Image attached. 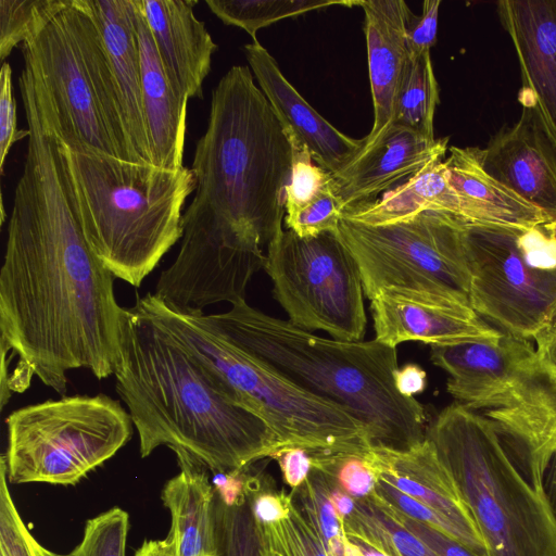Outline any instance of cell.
I'll return each instance as SVG.
<instances>
[{
    "label": "cell",
    "mask_w": 556,
    "mask_h": 556,
    "mask_svg": "<svg viewBox=\"0 0 556 556\" xmlns=\"http://www.w3.org/2000/svg\"><path fill=\"white\" fill-rule=\"evenodd\" d=\"M20 92L30 135L0 269L1 351L17 356L2 407L33 376L64 395L70 370L114 375L125 309L71 208L51 122L31 85Z\"/></svg>",
    "instance_id": "6da1fadb"
},
{
    "label": "cell",
    "mask_w": 556,
    "mask_h": 556,
    "mask_svg": "<svg viewBox=\"0 0 556 556\" xmlns=\"http://www.w3.org/2000/svg\"><path fill=\"white\" fill-rule=\"evenodd\" d=\"M114 377L141 457L165 445L210 472H231L281 447L264 420L222 394L193 358L135 306L124 309Z\"/></svg>",
    "instance_id": "7a4b0ae2"
},
{
    "label": "cell",
    "mask_w": 556,
    "mask_h": 556,
    "mask_svg": "<svg viewBox=\"0 0 556 556\" xmlns=\"http://www.w3.org/2000/svg\"><path fill=\"white\" fill-rule=\"evenodd\" d=\"M190 168L197 188L184 220L263 252L283 230L292 147L250 67L231 66L213 89Z\"/></svg>",
    "instance_id": "3957f363"
},
{
    "label": "cell",
    "mask_w": 556,
    "mask_h": 556,
    "mask_svg": "<svg viewBox=\"0 0 556 556\" xmlns=\"http://www.w3.org/2000/svg\"><path fill=\"white\" fill-rule=\"evenodd\" d=\"M202 319L229 342L266 363L312 395L359 421L374 446L413 447L426 439L425 410L400 394L393 372L396 348L376 339L345 341L301 329L252 307L245 300Z\"/></svg>",
    "instance_id": "277c9868"
},
{
    "label": "cell",
    "mask_w": 556,
    "mask_h": 556,
    "mask_svg": "<svg viewBox=\"0 0 556 556\" xmlns=\"http://www.w3.org/2000/svg\"><path fill=\"white\" fill-rule=\"evenodd\" d=\"M56 140L62 184L88 245L115 278L140 287L181 239L182 208L197 188L194 173Z\"/></svg>",
    "instance_id": "5b68a950"
},
{
    "label": "cell",
    "mask_w": 556,
    "mask_h": 556,
    "mask_svg": "<svg viewBox=\"0 0 556 556\" xmlns=\"http://www.w3.org/2000/svg\"><path fill=\"white\" fill-rule=\"evenodd\" d=\"M489 556H556V516L530 446L460 403L426 431Z\"/></svg>",
    "instance_id": "8992f818"
},
{
    "label": "cell",
    "mask_w": 556,
    "mask_h": 556,
    "mask_svg": "<svg viewBox=\"0 0 556 556\" xmlns=\"http://www.w3.org/2000/svg\"><path fill=\"white\" fill-rule=\"evenodd\" d=\"M134 306L172 337L222 394L264 420L281 447L299 446L312 453L371 446L359 421L229 342L202 319L203 312L177 311L150 292L136 294Z\"/></svg>",
    "instance_id": "52a82bcc"
},
{
    "label": "cell",
    "mask_w": 556,
    "mask_h": 556,
    "mask_svg": "<svg viewBox=\"0 0 556 556\" xmlns=\"http://www.w3.org/2000/svg\"><path fill=\"white\" fill-rule=\"evenodd\" d=\"M22 54L60 141L134 162L106 49L85 0H72Z\"/></svg>",
    "instance_id": "ba28073f"
},
{
    "label": "cell",
    "mask_w": 556,
    "mask_h": 556,
    "mask_svg": "<svg viewBox=\"0 0 556 556\" xmlns=\"http://www.w3.org/2000/svg\"><path fill=\"white\" fill-rule=\"evenodd\" d=\"M8 481L75 485L132 437L129 412L106 394L30 404L5 419Z\"/></svg>",
    "instance_id": "9c48e42d"
},
{
    "label": "cell",
    "mask_w": 556,
    "mask_h": 556,
    "mask_svg": "<svg viewBox=\"0 0 556 556\" xmlns=\"http://www.w3.org/2000/svg\"><path fill=\"white\" fill-rule=\"evenodd\" d=\"M471 307L505 333L535 340L556 323V241L542 226L465 223Z\"/></svg>",
    "instance_id": "30bf717a"
},
{
    "label": "cell",
    "mask_w": 556,
    "mask_h": 556,
    "mask_svg": "<svg viewBox=\"0 0 556 556\" xmlns=\"http://www.w3.org/2000/svg\"><path fill=\"white\" fill-rule=\"evenodd\" d=\"M465 223L435 211L382 226L341 218L338 235L357 264L369 300L381 289L402 288L472 308Z\"/></svg>",
    "instance_id": "8fae6325"
},
{
    "label": "cell",
    "mask_w": 556,
    "mask_h": 556,
    "mask_svg": "<svg viewBox=\"0 0 556 556\" xmlns=\"http://www.w3.org/2000/svg\"><path fill=\"white\" fill-rule=\"evenodd\" d=\"M432 363L448 374L458 403L486 409L485 417L529 434L556 427V379L526 340L496 338L430 346Z\"/></svg>",
    "instance_id": "7c38bea8"
},
{
    "label": "cell",
    "mask_w": 556,
    "mask_h": 556,
    "mask_svg": "<svg viewBox=\"0 0 556 556\" xmlns=\"http://www.w3.org/2000/svg\"><path fill=\"white\" fill-rule=\"evenodd\" d=\"M264 269L290 323L339 340H363V282L338 230L302 238L283 229L266 249Z\"/></svg>",
    "instance_id": "4fadbf2b"
},
{
    "label": "cell",
    "mask_w": 556,
    "mask_h": 556,
    "mask_svg": "<svg viewBox=\"0 0 556 556\" xmlns=\"http://www.w3.org/2000/svg\"><path fill=\"white\" fill-rule=\"evenodd\" d=\"M370 312L374 339L392 348L408 341L445 345L502 333L468 306L402 288L381 289L370 300Z\"/></svg>",
    "instance_id": "5bb4252c"
},
{
    "label": "cell",
    "mask_w": 556,
    "mask_h": 556,
    "mask_svg": "<svg viewBox=\"0 0 556 556\" xmlns=\"http://www.w3.org/2000/svg\"><path fill=\"white\" fill-rule=\"evenodd\" d=\"M497 13L518 58V100L556 148V0H502Z\"/></svg>",
    "instance_id": "9a60e30c"
},
{
    "label": "cell",
    "mask_w": 556,
    "mask_h": 556,
    "mask_svg": "<svg viewBox=\"0 0 556 556\" xmlns=\"http://www.w3.org/2000/svg\"><path fill=\"white\" fill-rule=\"evenodd\" d=\"M448 138L428 140L391 124L374 142L333 175L343 213L374 202L431 162L444 159Z\"/></svg>",
    "instance_id": "2e32d148"
},
{
    "label": "cell",
    "mask_w": 556,
    "mask_h": 556,
    "mask_svg": "<svg viewBox=\"0 0 556 556\" xmlns=\"http://www.w3.org/2000/svg\"><path fill=\"white\" fill-rule=\"evenodd\" d=\"M484 169L526 202L556 220V148L532 110L504 125L482 149Z\"/></svg>",
    "instance_id": "e0dca14e"
},
{
    "label": "cell",
    "mask_w": 556,
    "mask_h": 556,
    "mask_svg": "<svg viewBox=\"0 0 556 556\" xmlns=\"http://www.w3.org/2000/svg\"><path fill=\"white\" fill-rule=\"evenodd\" d=\"M243 51L258 87L287 135L296 138L317 165L336 175L362 151L365 138L346 136L314 110L258 40L245 45Z\"/></svg>",
    "instance_id": "ac0fdd59"
},
{
    "label": "cell",
    "mask_w": 556,
    "mask_h": 556,
    "mask_svg": "<svg viewBox=\"0 0 556 556\" xmlns=\"http://www.w3.org/2000/svg\"><path fill=\"white\" fill-rule=\"evenodd\" d=\"M369 458L378 478L450 520L460 531L466 546L480 556H489L455 482L428 438L406 450L371 445Z\"/></svg>",
    "instance_id": "d6986e66"
},
{
    "label": "cell",
    "mask_w": 556,
    "mask_h": 556,
    "mask_svg": "<svg viewBox=\"0 0 556 556\" xmlns=\"http://www.w3.org/2000/svg\"><path fill=\"white\" fill-rule=\"evenodd\" d=\"M174 87L186 98H203V81L218 49L194 14L198 0H135Z\"/></svg>",
    "instance_id": "ffe728a7"
},
{
    "label": "cell",
    "mask_w": 556,
    "mask_h": 556,
    "mask_svg": "<svg viewBox=\"0 0 556 556\" xmlns=\"http://www.w3.org/2000/svg\"><path fill=\"white\" fill-rule=\"evenodd\" d=\"M109 56L135 163L152 164L142 103L141 58L134 0H85Z\"/></svg>",
    "instance_id": "44dd1931"
},
{
    "label": "cell",
    "mask_w": 556,
    "mask_h": 556,
    "mask_svg": "<svg viewBox=\"0 0 556 556\" xmlns=\"http://www.w3.org/2000/svg\"><path fill=\"white\" fill-rule=\"evenodd\" d=\"M365 14L368 73L374 124L365 144L374 142L392 123L396 99L412 55L407 42L414 13L403 0H359Z\"/></svg>",
    "instance_id": "7402d4cb"
},
{
    "label": "cell",
    "mask_w": 556,
    "mask_h": 556,
    "mask_svg": "<svg viewBox=\"0 0 556 556\" xmlns=\"http://www.w3.org/2000/svg\"><path fill=\"white\" fill-rule=\"evenodd\" d=\"M137 35L141 58L142 103L153 165L184 167L188 98L172 84L136 2Z\"/></svg>",
    "instance_id": "603a6c76"
},
{
    "label": "cell",
    "mask_w": 556,
    "mask_h": 556,
    "mask_svg": "<svg viewBox=\"0 0 556 556\" xmlns=\"http://www.w3.org/2000/svg\"><path fill=\"white\" fill-rule=\"evenodd\" d=\"M444 165L447 180L460 200L463 219L525 228L551 222L484 169L481 148L452 146Z\"/></svg>",
    "instance_id": "cb8c5ba5"
},
{
    "label": "cell",
    "mask_w": 556,
    "mask_h": 556,
    "mask_svg": "<svg viewBox=\"0 0 556 556\" xmlns=\"http://www.w3.org/2000/svg\"><path fill=\"white\" fill-rule=\"evenodd\" d=\"M176 455L181 470L166 482L161 497L172 516L179 556H218L216 493L210 470L184 453Z\"/></svg>",
    "instance_id": "d4e9b609"
},
{
    "label": "cell",
    "mask_w": 556,
    "mask_h": 556,
    "mask_svg": "<svg viewBox=\"0 0 556 556\" xmlns=\"http://www.w3.org/2000/svg\"><path fill=\"white\" fill-rule=\"evenodd\" d=\"M444 159L431 162L374 202L344 212L342 218L369 226L394 224L426 211L463 218L460 200L447 180Z\"/></svg>",
    "instance_id": "484cf974"
},
{
    "label": "cell",
    "mask_w": 556,
    "mask_h": 556,
    "mask_svg": "<svg viewBox=\"0 0 556 556\" xmlns=\"http://www.w3.org/2000/svg\"><path fill=\"white\" fill-rule=\"evenodd\" d=\"M439 102V85L430 51L412 56L391 124L408 128L428 140H434L433 119Z\"/></svg>",
    "instance_id": "4316f807"
},
{
    "label": "cell",
    "mask_w": 556,
    "mask_h": 556,
    "mask_svg": "<svg viewBox=\"0 0 556 556\" xmlns=\"http://www.w3.org/2000/svg\"><path fill=\"white\" fill-rule=\"evenodd\" d=\"M205 4L225 25L239 27L251 36L252 41H257L256 33L278 21L331 5H358L359 1L205 0Z\"/></svg>",
    "instance_id": "83f0119b"
},
{
    "label": "cell",
    "mask_w": 556,
    "mask_h": 556,
    "mask_svg": "<svg viewBox=\"0 0 556 556\" xmlns=\"http://www.w3.org/2000/svg\"><path fill=\"white\" fill-rule=\"evenodd\" d=\"M288 515L278 522L254 521L257 556H328L321 535L306 520L289 494Z\"/></svg>",
    "instance_id": "f1b7e54d"
},
{
    "label": "cell",
    "mask_w": 556,
    "mask_h": 556,
    "mask_svg": "<svg viewBox=\"0 0 556 556\" xmlns=\"http://www.w3.org/2000/svg\"><path fill=\"white\" fill-rule=\"evenodd\" d=\"M72 0H0V61L34 41Z\"/></svg>",
    "instance_id": "f546056e"
},
{
    "label": "cell",
    "mask_w": 556,
    "mask_h": 556,
    "mask_svg": "<svg viewBox=\"0 0 556 556\" xmlns=\"http://www.w3.org/2000/svg\"><path fill=\"white\" fill-rule=\"evenodd\" d=\"M306 520L321 535L328 556H344L345 534L330 500V484L316 468L290 493Z\"/></svg>",
    "instance_id": "4dcf8cb0"
},
{
    "label": "cell",
    "mask_w": 556,
    "mask_h": 556,
    "mask_svg": "<svg viewBox=\"0 0 556 556\" xmlns=\"http://www.w3.org/2000/svg\"><path fill=\"white\" fill-rule=\"evenodd\" d=\"M128 530V514L113 507L88 519L80 543L61 556H125Z\"/></svg>",
    "instance_id": "1f68e13d"
},
{
    "label": "cell",
    "mask_w": 556,
    "mask_h": 556,
    "mask_svg": "<svg viewBox=\"0 0 556 556\" xmlns=\"http://www.w3.org/2000/svg\"><path fill=\"white\" fill-rule=\"evenodd\" d=\"M288 138L292 147V168L286 188V215H292L319 197L333 181V175L317 165L296 138Z\"/></svg>",
    "instance_id": "d6a6232c"
},
{
    "label": "cell",
    "mask_w": 556,
    "mask_h": 556,
    "mask_svg": "<svg viewBox=\"0 0 556 556\" xmlns=\"http://www.w3.org/2000/svg\"><path fill=\"white\" fill-rule=\"evenodd\" d=\"M0 556H61L43 547L22 520L9 490L4 455L0 460Z\"/></svg>",
    "instance_id": "836d02e7"
},
{
    "label": "cell",
    "mask_w": 556,
    "mask_h": 556,
    "mask_svg": "<svg viewBox=\"0 0 556 556\" xmlns=\"http://www.w3.org/2000/svg\"><path fill=\"white\" fill-rule=\"evenodd\" d=\"M216 519L218 556H257L255 525L245 494L233 506H226L216 495Z\"/></svg>",
    "instance_id": "e575fe53"
},
{
    "label": "cell",
    "mask_w": 556,
    "mask_h": 556,
    "mask_svg": "<svg viewBox=\"0 0 556 556\" xmlns=\"http://www.w3.org/2000/svg\"><path fill=\"white\" fill-rule=\"evenodd\" d=\"M342 214V203L333 177V181L314 201L294 214L286 215L285 224L299 237L312 238L324 232L337 231Z\"/></svg>",
    "instance_id": "d590c367"
},
{
    "label": "cell",
    "mask_w": 556,
    "mask_h": 556,
    "mask_svg": "<svg viewBox=\"0 0 556 556\" xmlns=\"http://www.w3.org/2000/svg\"><path fill=\"white\" fill-rule=\"evenodd\" d=\"M368 497L384 515L418 538L439 556H480L443 531L404 515L375 492Z\"/></svg>",
    "instance_id": "8d00e7d4"
},
{
    "label": "cell",
    "mask_w": 556,
    "mask_h": 556,
    "mask_svg": "<svg viewBox=\"0 0 556 556\" xmlns=\"http://www.w3.org/2000/svg\"><path fill=\"white\" fill-rule=\"evenodd\" d=\"M29 129H18L16 104L13 94L12 68L3 62L0 68V170L3 174L5 160L12 146L29 137Z\"/></svg>",
    "instance_id": "74e56055"
},
{
    "label": "cell",
    "mask_w": 556,
    "mask_h": 556,
    "mask_svg": "<svg viewBox=\"0 0 556 556\" xmlns=\"http://www.w3.org/2000/svg\"><path fill=\"white\" fill-rule=\"evenodd\" d=\"M441 0H425L419 16L414 14L407 29V42L412 56L430 49L437 42L438 18Z\"/></svg>",
    "instance_id": "f35d334b"
},
{
    "label": "cell",
    "mask_w": 556,
    "mask_h": 556,
    "mask_svg": "<svg viewBox=\"0 0 556 556\" xmlns=\"http://www.w3.org/2000/svg\"><path fill=\"white\" fill-rule=\"evenodd\" d=\"M269 458L278 463L285 482L292 490L300 486L312 470L311 455L303 447L283 446L275 451Z\"/></svg>",
    "instance_id": "ab89813d"
},
{
    "label": "cell",
    "mask_w": 556,
    "mask_h": 556,
    "mask_svg": "<svg viewBox=\"0 0 556 556\" xmlns=\"http://www.w3.org/2000/svg\"><path fill=\"white\" fill-rule=\"evenodd\" d=\"M543 490L556 516V434L542 444L531 447Z\"/></svg>",
    "instance_id": "60d3db41"
},
{
    "label": "cell",
    "mask_w": 556,
    "mask_h": 556,
    "mask_svg": "<svg viewBox=\"0 0 556 556\" xmlns=\"http://www.w3.org/2000/svg\"><path fill=\"white\" fill-rule=\"evenodd\" d=\"M376 508L381 514L387 527L389 528V531L391 533L393 543L397 552V556H439L433 549L427 546L418 538L413 535L410 532L402 528L390 517L384 515L377 506Z\"/></svg>",
    "instance_id": "b9f144b4"
},
{
    "label": "cell",
    "mask_w": 556,
    "mask_h": 556,
    "mask_svg": "<svg viewBox=\"0 0 556 556\" xmlns=\"http://www.w3.org/2000/svg\"><path fill=\"white\" fill-rule=\"evenodd\" d=\"M245 469L223 472H212V484L218 498L226 506L236 505L244 495Z\"/></svg>",
    "instance_id": "7bdbcfd3"
},
{
    "label": "cell",
    "mask_w": 556,
    "mask_h": 556,
    "mask_svg": "<svg viewBox=\"0 0 556 556\" xmlns=\"http://www.w3.org/2000/svg\"><path fill=\"white\" fill-rule=\"evenodd\" d=\"M394 386L400 394L406 397H415L427 386V374L417 364L408 363L397 367L393 372Z\"/></svg>",
    "instance_id": "ee69618b"
},
{
    "label": "cell",
    "mask_w": 556,
    "mask_h": 556,
    "mask_svg": "<svg viewBox=\"0 0 556 556\" xmlns=\"http://www.w3.org/2000/svg\"><path fill=\"white\" fill-rule=\"evenodd\" d=\"M535 341V351L542 365L556 379V326L544 331Z\"/></svg>",
    "instance_id": "f6af8a7d"
},
{
    "label": "cell",
    "mask_w": 556,
    "mask_h": 556,
    "mask_svg": "<svg viewBox=\"0 0 556 556\" xmlns=\"http://www.w3.org/2000/svg\"><path fill=\"white\" fill-rule=\"evenodd\" d=\"M135 556H179L177 539L169 531L163 540H146Z\"/></svg>",
    "instance_id": "bcb514c9"
},
{
    "label": "cell",
    "mask_w": 556,
    "mask_h": 556,
    "mask_svg": "<svg viewBox=\"0 0 556 556\" xmlns=\"http://www.w3.org/2000/svg\"><path fill=\"white\" fill-rule=\"evenodd\" d=\"M323 475L329 481L330 500L332 502V505L337 511L339 519L342 521L354 511L356 506V500L346 494L344 491H342L331 478L326 476L324 472Z\"/></svg>",
    "instance_id": "7dc6e473"
},
{
    "label": "cell",
    "mask_w": 556,
    "mask_h": 556,
    "mask_svg": "<svg viewBox=\"0 0 556 556\" xmlns=\"http://www.w3.org/2000/svg\"><path fill=\"white\" fill-rule=\"evenodd\" d=\"M353 543H355L358 546V548L362 553V556H388L387 554H383V553H381L370 546H367L363 543H359V542H353Z\"/></svg>",
    "instance_id": "c3c4849f"
},
{
    "label": "cell",
    "mask_w": 556,
    "mask_h": 556,
    "mask_svg": "<svg viewBox=\"0 0 556 556\" xmlns=\"http://www.w3.org/2000/svg\"><path fill=\"white\" fill-rule=\"evenodd\" d=\"M543 228L548 233V236L556 241V220L544 224Z\"/></svg>",
    "instance_id": "681fc988"
},
{
    "label": "cell",
    "mask_w": 556,
    "mask_h": 556,
    "mask_svg": "<svg viewBox=\"0 0 556 556\" xmlns=\"http://www.w3.org/2000/svg\"><path fill=\"white\" fill-rule=\"evenodd\" d=\"M554 326H556V323H555V325H554Z\"/></svg>",
    "instance_id": "f907efd6"
}]
</instances>
